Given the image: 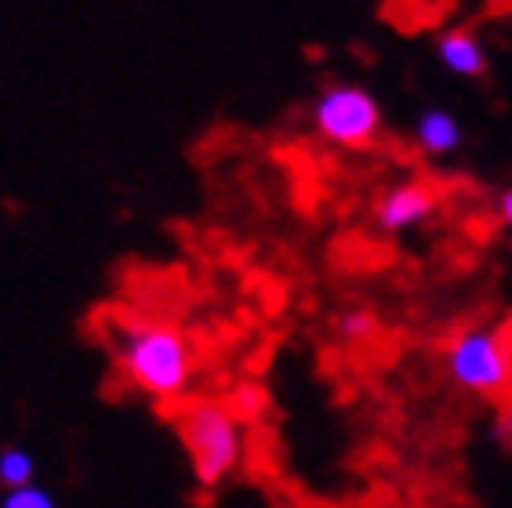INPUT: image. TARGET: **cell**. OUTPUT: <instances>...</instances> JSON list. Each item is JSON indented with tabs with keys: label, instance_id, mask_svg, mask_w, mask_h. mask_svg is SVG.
Returning <instances> with one entry per match:
<instances>
[{
	"label": "cell",
	"instance_id": "obj_6",
	"mask_svg": "<svg viewBox=\"0 0 512 508\" xmlns=\"http://www.w3.org/2000/svg\"><path fill=\"white\" fill-rule=\"evenodd\" d=\"M433 51L440 66L454 77H465V80H476L487 73L491 59H487V48H483V40L476 37L473 30H465V26H451V30H440L433 40Z\"/></svg>",
	"mask_w": 512,
	"mask_h": 508
},
{
	"label": "cell",
	"instance_id": "obj_8",
	"mask_svg": "<svg viewBox=\"0 0 512 508\" xmlns=\"http://www.w3.org/2000/svg\"><path fill=\"white\" fill-rule=\"evenodd\" d=\"M30 483H37V458H33V450L19 447V443L0 450V487L19 490L30 487Z\"/></svg>",
	"mask_w": 512,
	"mask_h": 508
},
{
	"label": "cell",
	"instance_id": "obj_3",
	"mask_svg": "<svg viewBox=\"0 0 512 508\" xmlns=\"http://www.w3.org/2000/svg\"><path fill=\"white\" fill-rule=\"evenodd\" d=\"M313 131L331 146L342 149H360L371 146L382 135V102L375 98V91L353 80H338L320 88V95L313 98Z\"/></svg>",
	"mask_w": 512,
	"mask_h": 508
},
{
	"label": "cell",
	"instance_id": "obj_4",
	"mask_svg": "<svg viewBox=\"0 0 512 508\" xmlns=\"http://www.w3.org/2000/svg\"><path fill=\"white\" fill-rule=\"evenodd\" d=\"M447 378L469 396H498L512 381V356L502 334L491 327L462 331L447 345Z\"/></svg>",
	"mask_w": 512,
	"mask_h": 508
},
{
	"label": "cell",
	"instance_id": "obj_7",
	"mask_svg": "<svg viewBox=\"0 0 512 508\" xmlns=\"http://www.w3.org/2000/svg\"><path fill=\"white\" fill-rule=\"evenodd\" d=\"M414 142H418L425 157L447 160L451 153H458L465 146V127L451 109H422L418 120H414Z\"/></svg>",
	"mask_w": 512,
	"mask_h": 508
},
{
	"label": "cell",
	"instance_id": "obj_2",
	"mask_svg": "<svg viewBox=\"0 0 512 508\" xmlns=\"http://www.w3.org/2000/svg\"><path fill=\"white\" fill-rule=\"evenodd\" d=\"M178 432L186 443L189 469H193L197 487L215 490L240 469V461H244V425L226 403H189L178 418Z\"/></svg>",
	"mask_w": 512,
	"mask_h": 508
},
{
	"label": "cell",
	"instance_id": "obj_1",
	"mask_svg": "<svg viewBox=\"0 0 512 508\" xmlns=\"http://www.w3.org/2000/svg\"><path fill=\"white\" fill-rule=\"evenodd\" d=\"M124 378L142 396L157 403H175L189 396L197 378V349L175 323H135L117 345Z\"/></svg>",
	"mask_w": 512,
	"mask_h": 508
},
{
	"label": "cell",
	"instance_id": "obj_11",
	"mask_svg": "<svg viewBox=\"0 0 512 508\" xmlns=\"http://www.w3.org/2000/svg\"><path fill=\"white\" fill-rule=\"evenodd\" d=\"M498 218H502L505 229H512V189H505V193L498 196Z\"/></svg>",
	"mask_w": 512,
	"mask_h": 508
},
{
	"label": "cell",
	"instance_id": "obj_9",
	"mask_svg": "<svg viewBox=\"0 0 512 508\" xmlns=\"http://www.w3.org/2000/svg\"><path fill=\"white\" fill-rule=\"evenodd\" d=\"M335 327L345 342H371L378 334V327H382V320H378V313H371V309H345L335 320Z\"/></svg>",
	"mask_w": 512,
	"mask_h": 508
},
{
	"label": "cell",
	"instance_id": "obj_5",
	"mask_svg": "<svg viewBox=\"0 0 512 508\" xmlns=\"http://www.w3.org/2000/svg\"><path fill=\"white\" fill-rule=\"evenodd\" d=\"M440 211V189L425 178L396 182L375 200V225L382 233H411Z\"/></svg>",
	"mask_w": 512,
	"mask_h": 508
},
{
	"label": "cell",
	"instance_id": "obj_10",
	"mask_svg": "<svg viewBox=\"0 0 512 508\" xmlns=\"http://www.w3.org/2000/svg\"><path fill=\"white\" fill-rule=\"evenodd\" d=\"M0 508H59V501L48 487L30 483L19 490H0Z\"/></svg>",
	"mask_w": 512,
	"mask_h": 508
}]
</instances>
